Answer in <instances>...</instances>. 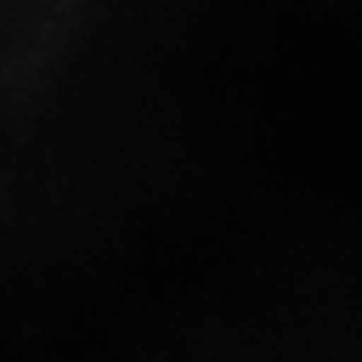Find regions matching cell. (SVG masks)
Returning <instances> with one entry per match:
<instances>
[]
</instances>
